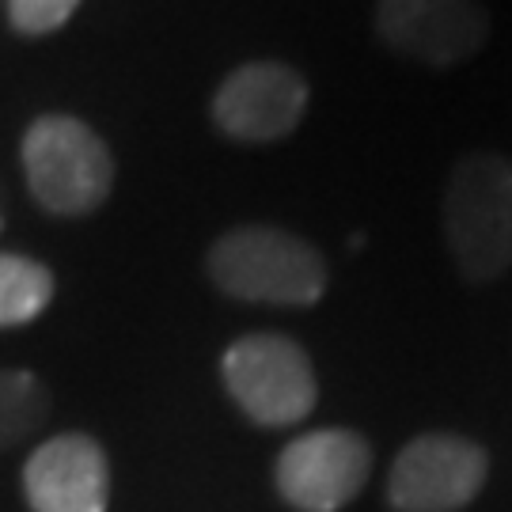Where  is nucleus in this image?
Segmentation results:
<instances>
[{
    "mask_svg": "<svg viewBox=\"0 0 512 512\" xmlns=\"http://www.w3.org/2000/svg\"><path fill=\"white\" fill-rule=\"evenodd\" d=\"M209 277L224 296L274 308H311L327 293V262L308 239L270 224L232 228L209 247Z\"/></svg>",
    "mask_w": 512,
    "mask_h": 512,
    "instance_id": "f257e3e1",
    "label": "nucleus"
},
{
    "mask_svg": "<svg viewBox=\"0 0 512 512\" xmlns=\"http://www.w3.org/2000/svg\"><path fill=\"white\" fill-rule=\"evenodd\" d=\"M444 239L467 281H494L512 266V164L497 152L463 156L444 190Z\"/></svg>",
    "mask_w": 512,
    "mask_h": 512,
    "instance_id": "f03ea898",
    "label": "nucleus"
},
{
    "mask_svg": "<svg viewBox=\"0 0 512 512\" xmlns=\"http://www.w3.org/2000/svg\"><path fill=\"white\" fill-rule=\"evenodd\" d=\"M23 171L35 202L57 217H88L110 198L114 160L103 137L73 114H42L23 133Z\"/></svg>",
    "mask_w": 512,
    "mask_h": 512,
    "instance_id": "7ed1b4c3",
    "label": "nucleus"
},
{
    "mask_svg": "<svg viewBox=\"0 0 512 512\" xmlns=\"http://www.w3.org/2000/svg\"><path fill=\"white\" fill-rule=\"evenodd\" d=\"M220 376L232 403L266 429H285L315 410L319 384L304 346L285 334H247L224 349Z\"/></svg>",
    "mask_w": 512,
    "mask_h": 512,
    "instance_id": "20e7f679",
    "label": "nucleus"
},
{
    "mask_svg": "<svg viewBox=\"0 0 512 512\" xmlns=\"http://www.w3.org/2000/svg\"><path fill=\"white\" fill-rule=\"evenodd\" d=\"M372 471V448L353 429H311L277 456V494L296 512H342Z\"/></svg>",
    "mask_w": 512,
    "mask_h": 512,
    "instance_id": "39448f33",
    "label": "nucleus"
},
{
    "mask_svg": "<svg viewBox=\"0 0 512 512\" xmlns=\"http://www.w3.org/2000/svg\"><path fill=\"white\" fill-rule=\"evenodd\" d=\"M486 486V452L475 440L425 433L406 444L391 478L387 505L395 512H459Z\"/></svg>",
    "mask_w": 512,
    "mask_h": 512,
    "instance_id": "423d86ee",
    "label": "nucleus"
},
{
    "mask_svg": "<svg viewBox=\"0 0 512 512\" xmlns=\"http://www.w3.org/2000/svg\"><path fill=\"white\" fill-rule=\"evenodd\" d=\"M308 110V80L281 61H247L213 95V122L224 137L270 145L289 137Z\"/></svg>",
    "mask_w": 512,
    "mask_h": 512,
    "instance_id": "0eeeda50",
    "label": "nucleus"
},
{
    "mask_svg": "<svg viewBox=\"0 0 512 512\" xmlns=\"http://www.w3.org/2000/svg\"><path fill=\"white\" fill-rule=\"evenodd\" d=\"M376 35L391 54L448 69L482 50L490 16L478 0H380Z\"/></svg>",
    "mask_w": 512,
    "mask_h": 512,
    "instance_id": "6e6552de",
    "label": "nucleus"
},
{
    "mask_svg": "<svg viewBox=\"0 0 512 512\" xmlns=\"http://www.w3.org/2000/svg\"><path fill=\"white\" fill-rule=\"evenodd\" d=\"M23 497L31 512H107V452L88 433L50 437L23 467Z\"/></svg>",
    "mask_w": 512,
    "mask_h": 512,
    "instance_id": "1a4fd4ad",
    "label": "nucleus"
},
{
    "mask_svg": "<svg viewBox=\"0 0 512 512\" xmlns=\"http://www.w3.org/2000/svg\"><path fill=\"white\" fill-rule=\"evenodd\" d=\"M54 300V274L27 255H0V330L35 323Z\"/></svg>",
    "mask_w": 512,
    "mask_h": 512,
    "instance_id": "9d476101",
    "label": "nucleus"
},
{
    "mask_svg": "<svg viewBox=\"0 0 512 512\" xmlns=\"http://www.w3.org/2000/svg\"><path fill=\"white\" fill-rule=\"evenodd\" d=\"M50 414V395L38 376L0 368V452L27 440Z\"/></svg>",
    "mask_w": 512,
    "mask_h": 512,
    "instance_id": "9b49d317",
    "label": "nucleus"
},
{
    "mask_svg": "<svg viewBox=\"0 0 512 512\" xmlns=\"http://www.w3.org/2000/svg\"><path fill=\"white\" fill-rule=\"evenodd\" d=\"M80 0H8V23L19 35H50L65 27Z\"/></svg>",
    "mask_w": 512,
    "mask_h": 512,
    "instance_id": "f8f14e48",
    "label": "nucleus"
}]
</instances>
